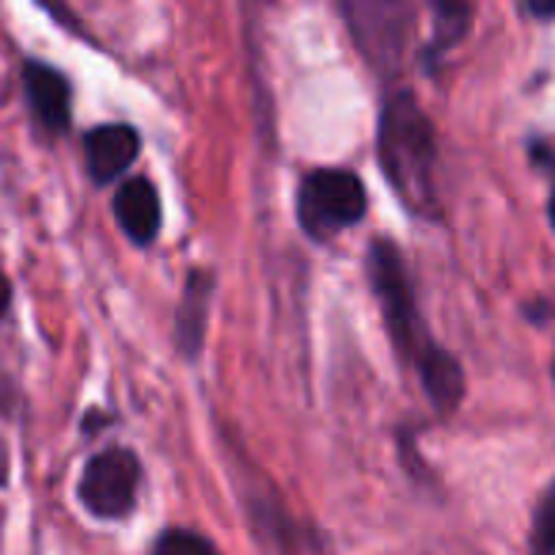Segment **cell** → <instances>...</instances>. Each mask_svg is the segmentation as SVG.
<instances>
[{"label":"cell","mask_w":555,"mask_h":555,"mask_svg":"<svg viewBox=\"0 0 555 555\" xmlns=\"http://www.w3.org/2000/svg\"><path fill=\"white\" fill-rule=\"evenodd\" d=\"M380 168H385L392 191L403 198V206L418 217L438 214V194H434V126L423 115L411 92H400L388 100L380 115V138H377Z\"/></svg>","instance_id":"cell-1"},{"label":"cell","mask_w":555,"mask_h":555,"mask_svg":"<svg viewBox=\"0 0 555 555\" xmlns=\"http://www.w3.org/2000/svg\"><path fill=\"white\" fill-rule=\"evenodd\" d=\"M370 278H373V289H377L380 309H385V324H388V335H392L396 350H400L408 362H418L434 343H430V335H426L423 320H418L415 294H411L408 270H403V259H400V251H396V244H388V240L373 244Z\"/></svg>","instance_id":"cell-2"},{"label":"cell","mask_w":555,"mask_h":555,"mask_svg":"<svg viewBox=\"0 0 555 555\" xmlns=\"http://www.w3.org/2000/svg\"><path fill=\"white\" fill-rule=\"evenodd\" d=\"M297 217L312 240H327L343 229H354L365 217V186L354 171L320 168L301 179Z\"/></svg>","instance_id":"cell-3"},{"label":"cell","mask_w":555,"mask_h":555,"mask_svg":"<svg viewBox=\"0 0 555 555\" xmlns=\"http://www.w3.org/2000/svg\"><path fill=\"white\" fill-rule=\"evenodd\" d=\"M343 16H347V27L358 39L365 62L380 77H392L400 69L411 35L408 0H343Z\"/></svg>","instance_id":"cell-4"},{"label":"cell","mask_w":555,"mask_h":555,"mask_svg":"<svg viewBox=\"0 0 555 555\" xmlns=\"http://www.w3.org/2000/svg\"><path fill=\"white\" fill-rule=\"evenodd\" d=\"M138 456L130 449H107V453L88 461L85 476H80V502L88 506V514L103 517V521H118L138 502Z\"/></svg>","instance_id":"cell-5"},{"label":"cell","mask_w":555,"mask_h":555,"mask_svg":"<svg viewBox=\"0 0 555 555\" xmlns=\"http://www.w3.org/2000/svg\"><path fill=\"white\" fill-rule=\"evenodd\" d=\"M85 153H88V171H92L95 183H115L118 176H126L133 160L141 153V138L133 126L111 122L100 126L85 138Z\"/></svg>","instance_id":"cell-6"},{"label":"cell","mask_w":555,"mask_h":555,"mask_svg":"<svg viewBox=\"0 0 555 555\" xmlns=\"http://www.w3.org/2000/svg\"><path fill=\"white\" fill-rule=\"evenodd\" d=\"M24 92H27V103H31V115L42 122V130L62 133L65 126H69V115H73L69 85H65V77L57 69L31 62L24 69Z\"/></svg>","instance_id":"cell-7"},{"label":"cell","mask_w":555,"mask_h":555,"mask_svg":"<svg viewBox=\"0 0 555 555\" xmlns=\"http://www.w3.org/2000/svg\"><path fill=\"white\" fill-rule=\"evenodd\" d=\"M115 217L133 244H153L160 232V198L149 179H126L115 191Z\"/></svg>","instance_id":"cell-8"},{"label":"cell","mask_w":555,"mask_h":555,"mask_svg":"<svg viewBox=\"0 0 555 555\" xmlns=\"http://www.w3.org/2000/svg\"><path fill=\"white\" fill-rule=\"evenodd\" d=\"M418 370H423V385L430 392V400L438 403L441 411H449L456 400L464 396V373L461 362L453 354H446L441 347H430L423 358H418Z\"/></svg>","instance_id":"cell-9"},{"label":"cell","mask_w":555,"mask_h":555,"mask_svg":"<svg viewBox=\"0 0 555 555\" xmlns=\"http://www.w3.org/2000/svg\"><path fill=\"white\" fill-rule=\"evenodd\" d=\"M209 294H214V286H209V278L198 270V274H194L191 282H186L183 309H179V350H183L186 358L198 354L202 335H206V309H209Z\"/></svg>","instance_id":"cell-10"},{"label":"cell","mask_w":555,"mask_h":555,"mask_svg":"<svg viewBox=\"0 0 555 555\" xmlns=\"http://www.w3.org/2000/svg\"><path fill=\"white\" fill-rule=\"evenodd\" d=\"M434 9V50H453L468 35L476 0H430Z\"/></svg>","instance_id":"cell-11"},{"label":"cell","mask_w":555,"mask_h":555,"mask_svg":"<svg viewBox=\"0 0 555 555\" xmlns=\"http://www.w3.org/2000/svg\"><path fill=\"white\" fill-rule=\"evenodd\" d=\"M532 547L544 555L555 552V483L547 487L544 502L537 509V525H532Z\"/></svg>","instance_id":"cell-12"},{"label":"cell","mask_w":555,"mask_h":555,"mask_svg":"<svg viewBox=\"0 0 555 555\" xmlns=\"http://www.w3.org/2000/svg\"><path fill=\"white\" fill-rule=\"evenodd\" d=\"M156 552H214V544H209L206 537H198V532L171 529L156 540Z\"/></svg>","instance_id":"cell-13"},{"label":"cell","mask_w":555,"mask_h":555,"mask_svg":"<svg viewBox=\"0 0 555 555\" xmlns=\"http://www.w3.org/2000/svg\"><path fill=\"white\" fill-rule=\"evenodd\" d=\"M525 9L537 20H555V0H525Z\"/></svg>","instance_id":"cell-14"},{"label":"cell","mask_w":555,"mask_h":555,"mask_svg":"<svg viewBox=\"0 0 555 555\" xmlns=\"http://www.w3.org/2000/svg\"><path fill=\"white\" fill-rule=\"evenodd\" d=\"M9 301H12V286H9V278L0 274V317L9 312Z\"/></svg>","instance_id":"cell-15"},{"label":"cell","mask_w":555,"mask_h":555,"mask_svg":"<svg viewBox=\"0 0 555 555\" xmlns=\"http://www.w3.org/2000/svg\"><path fill=\"white\" fill-rule=\"evenodd\" d=\"M547 217H552V229H555V194H552V206H547Z\"/></svg>","instance_id":"cell-16"}]
</instances>
